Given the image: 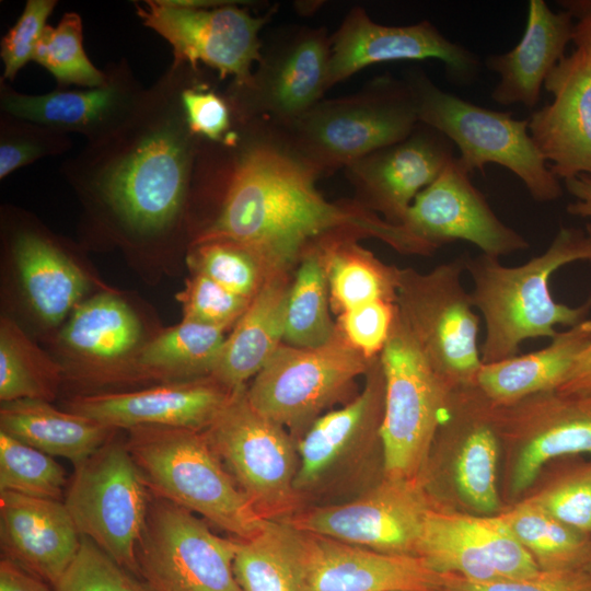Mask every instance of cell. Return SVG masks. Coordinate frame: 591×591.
Segmentation results:
<instances>
[{
	"label": "cell",
	"instance_id": "603a6c76",
	"mask_svg": "<svg viewBox=\"0 0 591 591\" xmlns=\"http://www.w3.org/2000/svg\"><path fill=\"white\" fill-rule=\"evenodd\" d=\"M301 532L309 591H445V575L414 555Z\"/></svg>",
	"mask_w": 591,
	"mask_h": 591
},
{
	"label": "cell",
	"instance_id": "74e56055",
	"mask_svg": "<svg viewBox=\"0 0 591 591\" xmlns=\"http://www.w3.org/2000/svg\"><path fill=\"white\" fill-rule=\"evenodd\" d=\"M63 369L8 318L0 322V399L55 398Z\"/></svg>",
	"mask_w": 591,
	"mask_h": 591
},
{
	"label": "cell",
	"instance_id": "3957f363",
	"mask_svg": "<svg viewBox=\"0 0 591 591\" xmlns=\"http://www.w3.org/2000/svg\"><path fill=\"white\" fill-rule=\"evenodd\" d=\"M591 259V241L581 230L561 228L546 251L525 264L508 267L486 254L464 257L474 283L470 293L486 325L479 349L484 364L519 355L521 343L553 338L557 325L572 327L591 310V299L579 306L554 300L549 280L563 266Z\"/></svg>",
	"mask_w": 591,
	"mask_h": 591
},
{
	"label": "cell",
	"instance_id": "cb8c5ba5",
	"mask_svg": "<svg viewBox=\"0 0 591 591\" xmlns=\"http://www.w3.org/2000/svg\"><path fill=\"white\" fill-rule=\"evenodd\" d=\"M499 425L525 433L512 474V490L529 487L541 468L561 456L591 454V393H541L496 409Z\"/></svg>",
	"mask_w": 591,
	"mask_h": 591
},
{
	"label": "cell",
	"instance_id": "f5cc1de1",
	"mask_svg": "<svg viewBox=\"0 0 591 591\" xmlns=\"http://www.w3.org/2000/svg\"><path fill=\"white\" fill-rule=\"evenodd\" d=\"M564 184L567 190L576 198L575 201L567 205V211L572 216L591 218V175L580 174L564 181ZM586 231L591 241V223L587 224Z\"/></svg>",
	"mask_w": 591,
	"mask_h": 591
},
{
	"label": "cell",
	"instance_id": "11a10c76",
	"mask_svg": "<svg viewBox=\"0 0 591 591\" xmlns=\"http://www.w3.org/2000/svg\"><path fill=\"white\" fill-rule=\"evenodd\" d=\"M557 392L563 394L591 393V344L577 358L567 379Z\"/></svg>",
	"mask_w": 591,
	"mask_h": 591
},
{
	"label": "cell",
	"instance_id": "30bf717a",
	"mask_svg": "<svg viewBox=\"0 0 591 591\" xmlns=\"http://www.w3.org/2000/svg\"><path fill=\"white\" fill-rule=\"evenodd\" d=\"M246 389L232 393L205 432L257 513L265 520L286 521L304 509L294 488L297 441L251 405Z\"/></svg>",
	"mask_w": 591,
	"mask_h": 591
},
{
	"label": "cell",
	"instance_id": "ac0fdd59",
	"mask_svg": "<svg viewBox=\"0 0 591 591\" xmlns=\"http://www.w3.org/2000/svg\"><path fill=\"white\" fill-rule=\"evenodd\" d=\"M403 225L437 250L460 240L499 258L529 247L520 233L497 217L456 155L415 197Z\"/></svg>",
	"mask_w": 591,
	"mask_h": 591
},
{
	"label": "cell",
	"instance_id": "7bdbcfd3",
	"mask_svg": "<svg viewBox=\"0 0 591 591\" xmlns=\"http://www.w3.org/2000/svg\"><path fill=\"white\" fill-rule=\"evenodd\" d=\"M54 591H151L93 541L81 536L79 551Z\"/></svg>",
	"mask_w": 591,
	"mask_h": 591
},
{
	"label": "cell",
	"instance_id": "7c38bea8",
	"mask_svg": "<svg viewBox=\"0 0 591 591\" xmlns=\"http://www.w3.org/2000/svg\"><path fill=\"white\" fill-rule=\"evenodd\" d=\"M74 468L63 503L80 535L139 576L137 548L152 497L126 443L109 440Z\"/></svg>",
	"mask_w": 591,
	"mask_h": 591
},
{
	"label": "cell",
	"instance_id": "f546056e",
	"mask_svg": "<svg viewBox=\"0 0 591 591\" xmlns=\"http://www.w3.org/2000/svg\"><path fill=\"white\" fill-rule=\"evenodd\" d=\"M11 250L33 310L46 324H59L84 293L85 276L57 243L39 230H16L11 236Z\"/></svg>",
	"mask_w": 591,
	"mask_h": 591
},
{
	"label": "cell",
	"instance_id": "44dd1931",
	"mask_svg": "<svg viewBox=\"0 0 591 591\" xmlns=\"http://www.w3.org/2000/svg\"><path fill=\"white\" fill-rule=\"evenodd\" d=\"M544 88L553 102L528 118L536 148L559 179L591 175V51L576 47L549 72Z\"/></svg>",
	"mask_w": 591,
	"mask_h": 591
},
{
	"label": "cell",
	"instance_id": "db71d44e",
	"mask_svg": "<svg viewBox=\"0 0 591 591\" xmlns=\"http://www.w3.org/2000/svg\"><path fill=\"white\" fill-rule=\"evenodd\" d=\"M559 3L573 18L572 42L576 47H584L591 51V0H569Z\"/></svg>",
	"mask_w": 591,
	"mask_h": 591
},
{
	"label": "cell",
	"instance_id": "5b68a950",
	"mask_svg": "<svg viewBox=\"0 0 591 591\" xmlns=\"http://www.w3.org/2000/svg\"><path fill=\"white\" fill-rule=\"evenodd\" d=\"M366 384L345 406L321 415L298 439L299 468L294 488L304 508L349 500L371 482L373 455L383 451L381 425L385 380L380 356Z\"/></svg>",
	"mask_w": 591,
	"mask_h": 591
},
{
	"label": "cell",
	"instance_id": "60d3db41",
	"mask_svg": "<svg viewBox=\"0 0 591 591\" xmlns=\"http://www.w3.org/2000/svg\"><path fill=\"white\" fill-rule=\"evenodd\" d=\"M66 484L53 456L0 430V491L61 500Z\"/></svg>",
	"mask_w": 591,
	"mask_h": 591
},
{
	"label": "cell",
	"instance_id": "836d02e7",
	"mask_svg": "<svg viewBox=\"0 0 591 591\" xmlns=\"http://www.w3.org/2000/svg\"><path fill=\"white\" fill-rule=\"evenodd\" d=\"M224 331L182 321L143 345L135 355L132 376L163 382L210 376L218 362Z\"/></svg>",
	"mask_w": 591,
	"mask_h": 591
},
{
	"label": "cell",
	"instance_id": "9a60e30c",
	"mask_svg": "<svg viewBox=\"0 0 591 591\" xmlns=\"http://www.w3.org/2000/svg\"><path fill=\"white\" fill-rule=\"evenodd\" d=\"M433 505L420 480L383 477L349 500L306 507L281 522L346 544L416 556L424 521Z\"/></svg>",
	"mask_w": 591,
	"mask_h": 591
},
{
	"label": "cell",
	"instance_id": "d6a6232c",
	"mask_svg": "<svg viewBox=\"0 0 591 591\" xmlns=\"http://www.w3.org/2000/svg\"><path fill=\"white\" fill-rule=\"evenodd\" d=\"M357 239L352 234H334L316 242L331 305L339 314L375 300L396 303L398 268L382 263Z\"/></svg>",
	"mask_w": 591,
	"mask_h": 591
},
{
	"label": "cell",
	"instance_id": "7a4b0ae2",
	"mask_svg": "<svg viewBox=\"0 0 591 591\" xmlns=\"http://www.w3.org/2000/svg\"><path fill=\"white\" fill-rule=\"evenodd\" d=\"M198 71L171 63L118 127L88 140L60 167L130 235H164L183 217L201 138L188 126L182 92Z\"/></svg>",
	"mask_w": 591,
	"mask_h": 591
},
{
	"label": "cell",
	"instance_id": "e575fe53",
	"mask_svg": "<svg viewBox=\"0 0 591 591\" xmlns=\"http://www.w3.org/2000/svg\"><path fill=\"white\" fill-rule=\"evenodd\" d=\"M416 556L433 570L477 582L502 580L479 551L466 514L438 507L428 510Z\"/></svg>",
	"mask_w": 591,
	"mask_h": 591
},
{
	"label": "cell",
	"instance_id": "6da1fadb",
	"mask_svg": "<svg viewBox=\"0 0 591 591\" xmlns=\"http://www.w3.org/2000/svg\"><path fill=\"white\" fill-rule=\"evenodd\" d=\"M222 142L201 139L195 172L222 187L216 216L192 243L230 240L251 246L288 269L320 240L334 234L375 237L399 253L430 255L437 248L358 202L326 200L320 171L285 130L265 120H234Z\"/></svg>",
	"mask_w": 591,
	"mask_h": 591
},
{
	"label": "cell",
	"instance_id": "f1b7e54d",
	"mask_svg": "<svg viewBox=\"0 0 591 591\" xmlns=\"http://www.w3.org/2000/svg\"><path fill=\"white\" fill-rule=\"evenodd\" d=\"M591 344V320L558 332L543 349L484 364L474 384L495 406L506 407L557 391L575 361Z\"/></svg>",
	"mask_w": 591,
	"mask_h": 591
},
{
	"label": "cell",
	"instance_id": "277c9868",
	"mask_svg": "<svg viewBox=\"0 0 591 591\" xmlns=\"http://www.w3.org/2000/svg\"><path fill=\"white\" fill-rule=\"evenodd\" d=\"M146 485L155 497L173 502L239 540L265 525L212 448L205 431L141 426L126 442Z\"/></svg>",
	"mask_w": 591,
	"mask_h": 591
},
{
	"label": "cell",
	"instance_id": "d4e9b609",
	"mask_svg": "<svg viewBox=\"0 0 591 591\" xmlns=\"http://www.w3.org/2000/svg\"><path fill=\"white\" fill-rule=\"evenodd\" d=\"M1 549L53 587L74 559L81 535L61 500L0 491Z\"/></svg>",
	"mask_w": 591,
	"mask_h": 591
},
{
	"label": "cell",
	"instance_id": "1f68e13d",
	"mask_svg": "<svg viewBox=\"0 0 591 591\" xmlns=\"http://www.w3.org/2000/svg\"><path fill=\"white\" fill-rule=\"evenodd\" d=\"M233 572L241 591H309L301 532L267 520L248 540H239Z\"/></svg>",
	"mask_w": 591,
	"mask_h": 591
},
{
	"label": "cell",
	"instance_id": "e0dca14e",
	"mask_svg": "<svg viewBox=\"0 0 591 591\" xmlns=\"http://www.w3.org/2000/svg\"><path fill=\"white\" fill-rule=\"evenodd\" d=\"M424 59L443 62L460 84L473 82L480 69L476 55L447 38L429 21L385 26L372 21L361 7H354L331 37L326 89L371 65Z\"/></svg>",
	"mask_w": 591,
	"mask_h": 591
},
{
	"label": "cell",
	"instance_id": "ee69618b",
	"mask_svg": "<svg viewBox=\"0 0 591 591\" xmlns=\"http://www.w3.org/2000/svg\"><path fill=\"white\" fill-rule=\"evenodd\" d=\"M466 522L479 551L502 580L525 579L541 571L501 515H466Z\"/></svg>",
	"mask_w": 591,
	"mask_h": 591
},
{
	"label": "cell",
	"instance_id": "8fae6325",
	"mask_svg": "<svg viewBox=\"0 0 591 591\" xmlns=\"http://www.w3.org/2000/svg\"><path fill=\"white\" fill-rule=\"evenodd\" d=\"M373 359L354 348L338 327L320 347L281 344L247 386V398L298 441L326 408L347 395Z\"/></svg>",
	"mask_w": 591,
	"mask_h": 591
},
{
	"label": "cell",
	"instance_id": "ab89813d",
	"mask_svg": "<svg viewBox=\"0 0 591 591\" xmlns=\"http://www.w3.org/2000/svg\"><path fill=\"white\" fill-rule=\"evenodd\" d=\"M33 61L55 78L58 88H95L106 80L105 70L97 69L85 53L82 19L76 12L65 13L56 27L44 28Z\"/></svg>",
	"mask_w": 591,
	"mask_h": 591
},
{
	"label": "cell",
	"instance_id": "816d5d0a",
	"mask_svg": "<svg viewBox=\"0 0 591 591\" xmlns=\"http://www.w3.org/2000/svg\"><path fill=\"white\" fill-rule=\"evenodd\" d=\"M0 591H51L47 582L23 569L12 560L0 561Z\"/></svg>",
	"mask_w": 591,
	"mask_h": 591
},
{
	"label": "cell",
	"instance_id": "f907efd6",
	"mask_svg": "<svg viewBox=\"0 0 591 591\" xmlns=\"http://www.w3.org/2000/svg\"><path fill=\"white\" fill-rule=\"evenodd\" d=\"M445 591H591L589 568L543 570L518 580L477 582L445 575Z\"/></svg>",
	"mask_w": 591,
	"mask_h": 591
},
{
	"label": "cell",
	"instance_id": "ba28073f",
	"mask_svg": "<svg viewBox=\"0 0 591 591\" xmlns=\"http://www.w3.org/2000/svg\"><path fill=\"white\" fill-rule=\"evenodd\" d=\"M380 359L384 477L420 480L453 390L431 368L397 309Z\"/></svg>",
	"mask_w": 591,
	"mask_h": 591
},
{
	"label": "cell",
	"instance_id": "b9f144b4",
	"mask_svg": "<svg viewBox=\"0 0 591 591\" xmlns=\"http://www.w3.org/2000/svg\"><path fill=\"white\" fill-rule=\"evenodd\" d=\"M72 148L68 134L0 113V179L35 161Z\"/></svg>",
	"mask_w": 591,
	"mask_h": 591
},
{
	"label": "cell",
	"instance_id": "7402d4cb",
	"mask_svg": "<svg viewBox=\"0 0 591 591\" xmlns=\"http://www.w3.org/2000/svg\"><path fill=\"white\" fill-rule=\"evenodd\" d=\"M232 393L206 376L132 392L78 395L67 405L68 410L115 430L159 426L205 431Z\"/></svg>",
	"mask_w": 591,
	"mask_h": 591
},
{
	"label": "cell",
	"instance_id": "d590c367",
	"mask_svg": "<svg viewBox=\"0 0 591 591\" xmlns=\"http://www.w3.org/2000/svg\"><path fill=\"white\" fill-rule=\"evenodd\" d=\"M500 515L541 569L589 568L591 536L561 523L533 498Z\"/></svg>",
	"mask_w": 591,
	"mask_h": 591
},
{
	"label": "cell",
	"instance_id": "f35d334b",
	"mask_svg": "<svg viewBox=\"0 0 591 591\" xmlns=\"http://www.w3.org/2000/svg\"><path fill=\"white\" fill-rule=\"evenodd\" d=\"M190 273L204 275L227 290L253 299L278 268L265 255L230 240L190 243L187 255Z\"/></svg>",
	"mask_w": 591,
	"mask_h": 591
},
{
	"label": "cell",
	"instance_id": "4316f807",
	"mask_svg": "<svg viewBox=\"0 0 591 591\" xmlns=\"http://www.w3.org/2000/svg\"><path fill=\"white\" fill-rule=\"evenodd\" d=\"M140 337V322L130 306L103 293L76 306L60 338L85 364L80 379L109 382L134 378L127 357L136 355Z\"/></svg>",
	"mask_w": 591,
	"mask_h": 591
},
{
	"label": "cell",
	"instance_id": "8992f818",
	"mask_svg": "<svg viewBox=\"0 0 591 591\" xmlns=\"http://www.w3.org/2000/svg\"><path fill=\"white\" fill-rule=\"evenodd\" d=\"M419 123L444 135L459 149L456 160L470 175L487 164L508 169L540 202L560 198L559 178L541 155L530 132L529 120L509 112L473 104L437 86L425 72L407 77Z\"/></svg>",
	"mask_w": 591,
	"mask_h": 591
},
{
	"label": "cell",
	"instance_id": "5bb4252c",
	"mask_svg": "<svg viewBox=\"0 0 591 591\" xmlns=\"http://www.w3.org/2000/svg\"><path fill=\"white\" fill-rule=\"evenodd\" d=\"M235 3L205 8L146 0L143 5L136 3V10L142 24L171 45L173 65L199 69L204 63L220 80L232 77L231 84L242 86L262 59L259 32L269 16H253Z\"/></svg>",
	"mask_w": 591,
	"mask_h": 591
},
{
	"label": "cell",
	"instance_id": "9c48e42d",
	"mask_svg": "<svg viewBox=\"0 0 591 591\" xmlns=\"http://www.w3.org/2000/svg\"><path fill=\"white\" fill-rule=\"evenodd\" d=\"M464 257L428 273L398 268L397 313L434 372L451 389L474 384L483 366L479 317L461 281Z\"/></svg>",
	"mask_w": 591,
	"mask_h": 591
},
{
	"label": "cell",
	"instance_id": "4dcf8cb0",
	"mask_svg": "<svg viewBox=\"0 0 591 591\" xmlns=\"http://www.w3.org/2000/svg\"><path fill=\"white\" fill-rule=\"evenodd\" d=\"M0 430L50 455L69 460L74 467L111 440L115 429L40 399L3 402Z\"/></svg>",
	"mask_w": 591,
	"mask_h": 591
},
{
	"label": "cell",
	"instance_id": "2e32d148",
	"mask_svg": "<svg viewBox=\"0 0 591 591\" xmlns=\"http://www.w3.org/2000/svg\"><path fill=\"white\" fill-rule=\"evenodd\" d=\"M331 37L323 28L301 27L268 49L250 82L224 93L235 120H265L287 127L321 101L327 90Z\"/></svg>",
	"mask_w": 591,
	"mask_h": 591
},
{
	"label": "cell",
	"instance_id": "4fadbf2b",
	"mask_svg": "<svg viewBox=\"0 0 591 591\" xmlns=\"http://www.w3.org/2000/svg\"><path fill=\"white\" fill-rule=\"evenodd\" d=\"M239 538L165 499L150 502L137 548L139 576L151 591H241L233 572Z\"/></svg>",
	"mask_w": 591,
	"mask_h": 591
},
{
	"label": "cell",
	"instance_id": "52a82bcc",
	"mask_svg": "<svg viewBox=\"0 0 591 591\" xmlns=\"http://www.w3.org/2000/svg\"><path fill=\"white\" fill-rule=\"evenodd\" d=\"M418 124L416 103L406 81L385 76L357 94L321 100L296 121L280 128L322 174L346 169L405 139Z\"/></svg>",
	"mask_w": 591,
	"mask_h": 591
},
{
	"label": "cell",
	"instance_id": "484cf974",
	"mask_svg": "<svg viewBox=\"0 0 591 591\" xmlns=\"http://www.w3.org/2000/svg\"><path fill=\"white\" fill-rule=\"evenodd\" d=\"M573 28L568 11L555 12L544 0H530L526 27L518 45L485 59V66L499 74L491 99L500 105L534 108L547 76L572 42Z\"/></svg>",
	"mask_w": 591,
	"mask_h": 591
},
{
	"label": "cell",
	"instance_id": "8d00e7d4",
	"mask_svg": "<svg viewBox=\"0 0 591 591\" xmlns=\"http://www.w3.org/2000/svg\"><path fill=\"white\" fill-rule=\"evenodd\" d=\"M337 333L329 315V290L316 243L301 256L291 281L285 314L283 341L302 348L327 344Z\"/></svg>",
	"mask_w": 591,
	"mask_h": 591
},
{
	"label": "cell",
	"instance_id": "f6af8a7d",
	"mask_svg": "<svg viewBox=\"0 0 591 591\" xmlns=\"http://www.w3.org/2000/svg\"><path fill=\"white\" fill-rule=\"evenodd\" d=\"M183 320L222 331L234 326L252 299L235 294L210 278L192 273L184 288L176 293Z\"/></svg>",
	"mask_w": 591,
	"mask_h": 591
},
{
	"label": "cell",
	"instance_id": "7dc6e473",
	"mask_svg": "<svg viewBox=\"0 0 591 591\" xmlns=\"http://www.w3.org/2000/svg\"><path fill=\"white\" fill-rule=\"evenodd\" d=\"M188 126L194 135L210 142H222L234 129L229 101L201 78L200 70L182 92Z\"/></svg>",
	"mask_w": 591,
	"mask_h": 591
},
{
	"label": "cell",
	"instance_id": "9f6ffc18",
	"mask_svg": "<svg viewBox=\"0 0 591 591\" xmlns=\"http://www.w3.org/2000/svg\"><path fill=\"white\" fill-rule=\"evenodd\" d=\"M589 569L591 570V564H590V566H589Z\"/></svg>",
	"mask_w": 591,
	"mask_h": 591
},
{
	"label": "cell",
	"instance_id": "83f0119b",
	"mask_svg": "<svg viewBox=\"0 0 591 591\" xmlns=\"http://www.w3.org/2000/svg\"><path fill=\"white\" fill-rule=\"evenodd\" d=\"M288 270L274 275L225 337L211 378L234 392L247 386L283 341Z\"/></svg>",
	"mask_w": 591,
	"mask_h": 591
},
{
	"label": "cell",
	"instance_id": "ffe728a7",
	"mask_svg": "<svg viewBox=\"0 0 591 591\" xmlns=\"http://www.w3.org/2000/svg\"><path fill=\"white\" fill-rule=\"evenodd\" d=\"M454 144L438 130L419 123L405 139L376 150L345 170L362 207L403 225L415 197L455 157Z\"/></svg>",
	"mask_w": 591,
	"mask_h": 591
},
{
	"label": "cell",
	"instance_id": "bcb514c9",
	"mask_svg": "<svg viewBox=\"0 0 591 591\" xmlns=\"http://www.w3.org/2000/svg\"><path fill=\"white\" fill-rule=\"evenodd\" d=\"M533 499L561 523L591 536V463L568 470Z\"/></svg>",
	"mask_w": 591,
	"mask_h": 591
},
{
	"label": "cell",
	"instance_id": "d6986e66",
	"mask_svg": "<svg viewBox=\"0 0 591 591\" xmlns=\"http://www.w3.org/2000/svg\"><path fill=\"white\" fill-rule=\"evenodd\" d=\"M106 80L95 88H58L45 94H24L0 80V113L42 124L88 140L118 127L136 108L143 88L128 61L121 58L105 68Z\"/></svg>",
	"mask_w": 591,
	"mask_h": 591
},
{
	"label": "cell",
	"instance_id": "c3c4849f",
	"mask_svg": "<svg viewBox=\"0 0 591 591\" xmlns=\"http://www.w3.org/2000/svg\"><path fill=\"white\" fill-rule=\"evenodd\" d=\"M57 5L56 0H27L15 24L2 37L0 57L3 62L2 81H13L19 71L33 60L34 51L47 19Z\"/></svg>",
	"mask_w": 591,
	"mask_h": 591
},
{
	"label": "cell",
	"instance_id": "681fc988",
	"mask_svg": "<svg viewBox=\"0 0 591 591\" xmlns=\"http://www.w3.org/2000/svg\"><path fill=\"white\" fill-rule=\"evenodd\" d=\"M395 314L396 303L375 300L341 313L337 327L354 348L373 359L389 339Z\"/></svg>",
	"mask_w": 591,
	"mask_h": 591
}]
</instances>
